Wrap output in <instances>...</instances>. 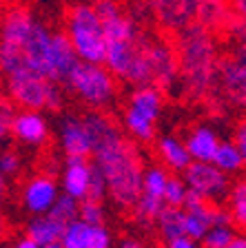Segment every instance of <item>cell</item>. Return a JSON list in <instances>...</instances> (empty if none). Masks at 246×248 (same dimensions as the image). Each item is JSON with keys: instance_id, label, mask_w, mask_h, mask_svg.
Instances as JSON below:
<instances>
[{"instance_id": "cell-1", "label": "cell", "mask_w": 246, "mask_h": 248, "mask_svg": "<svg viewBox=\"0 0 246 248\" xmlns=\"http://www.w3.org/2000/svg\"><path fill=\"white\" fill-rule=\"evenodd\" d=\"M93 140V162L102 170L111 200L122 208H133L142 193L144 162L138 144L122 133L111 115L89 111L82 115Z\"/></svg>"}, {"instance_id": "cell-2", "label": "cell", "mask_w": 246, "mask_h": 248, "mask_svg": "<svg viewBox=\"0 0 246 248\" xmlns=\"http://www.w3.org/2000/svg\"><path fill=\"white\" fill-rule=\"evenodd\" d=\"M51 36L31 7L11 2L0 16V76L36 71L51 78Z\"/></svg>"}, {"instance_id": "cell-3", "label": "cell", "mask_w": 246, "mask_h": 248, "mask_svg": "<svg viewBox=\"0 0 246 248\" xmlns=\"http://www.w3.org/2000/svg\"><path fill=\"white\" fill-rule=\"evenodd\" d=\"M173 38L180 69V91L191 100H204L213 95L217 78L222 42L215 33L200 25H189Z\"/></svg>"}, {"instance_id": "cell-4", "label": "cell", "mask_w": 246, "mask_h": 248, "mask_svg": "<svg viewBox=\"0 0 246 248\" xmlns=\"http://www.w3.org/2000/svg\"><path fill=\"white\" fill-rule=\"evenodd\" d=\"M215 91L231 108L246 111V25L237 18L220 38Z\"/></svg>"}, {"instance_id": "cell-5", "label": "cell", "mask_w": 246, "mask_h": 248, "mask_svg": "<svg viewBox=\"0 0 246 248\" xmlns=\"http://www.w3.org/2000/svg\"><path fill=\"white\" fill-rule=\"evenodd\" d=\"M65 33L69 36L80 60L104 64L107 60V31L93 0H80L65 11Z\"/></svg>"}, {"instance_id": "cell-6", "label": "cell", "mask_w": 246, "mask_h": 248, "mask_svg": "<svg viewBox=\"0 0 246 248\" xmlns=\"http://www.w3.org/2000/svg\"><path fill=\"white\" fill-rule=\"evenodd\" d=\"M65 87L71 89V93L80 102L96 111L111 108L118 98V78L109 71L107 64H98V62L80 60Z\"/></svg>"}, {"instance_id": "cell-7", "label": "cell", "mask_w": 246, "mask_h": 248, "mask_svg": "<svg viewBox=\"0 0 246 248\" xmlns=\"http://www.w3.org/2000/svg\"><path fill=\"white\" fill-rule=\"evenodd\" d=\"M62 84L36 71H18L5 78V91L11 102L29 111L62 108Z\"/></svg>"}, {"instance_id": "cell-8", "label": "cell", "mask_w": 246, "mask_h": 248, "mask_svg": "<svg viewBox=\"0 0 246 248\" xmlns=\"http://www.w3.org/2000/svg\"><path fill=\"white\" fill-rule=\"evenodd\" d=\"M182 177H184L189 191L197 193V195L206 197L211 202H222L229 197L231 193V177L229 173L215 166L213 162H191L184 170H182Z\"/></svg>"}, {"instance_id": "cell-9", "label": "cell", "mask_w": 246, "mask_h": 248, "mask_svg": "<svg viewBox=\"0 0 246 248\" xmlns=\"http://www.w3.org/2000/svg\"><path fill=\"white\" fill-rule=\"evenodd\" d=\"M149 9L151 25H155L160 33L175 36L195 22L197 0H149Z\"/></svg>"}, {"instance_id": "cell-10", "label": "cell", "mask_w": 246, "mask_h": 248, "mask_svg": "<svg viewBox=\"0 0 246 248\" xmlns=\"http://www.w3.org/2000/svg\"><path fill=\"white\" fill-rule=\"evenodd\" d=\"M237 20V14L233 9V0H197L195 9V25L204 27L206 31L222 38L229 31V27Z\"/></svg>"}, {"instance_id": "cell-11", "label": "cell", "mask_w": 246, "mask_h": 248, "mask_svg": "<svg viewBox=\"0 0 246 248\" xmlns=\"http://www.w3.org/2000/svg\"><path fill=\"white\" fill-rule=\"evenodd\" d=\"M58 195H60L58 182L49 173H40V175H33L25 184V188H22V204L27 206L29 213L42 215V213H49V208L53 206Z\"/></svg>"}, {"instance_id": "cell-12", "label": "cell", "mask_w": 246, "mask_h": 248, "mask_svg": "<svg viewBox=\"0 0 246 248\" xmlns=\"http://www.w3.org/2000/svg\"><path fill=\"white\" fill-rule=\"evenodd\" d=\"M93 175H96V162H91L89 157H67L60 180L62 191L76 197L78 202L87 200Z\"/></svg>"}, {"instance_id": "cell-13", "label": "cell", "mask_w": 246, "mask_h": 248, "mask_svg": "<svg viewBox=\"0 0 246 248\" xmlns=\"http://www.w3.org/2000/svg\"><path fill=\"white\" fill-rule=\"evenodd\" d=\"M60 146L67 157H89L93 153V140L82 118L67 115L60 122Z\"/></svg>"}, {"instance_id": "cell-14", "label": "cell", "mask_w": 246, "mask_h": 248, "mask_svg": "<svg viewBox=\"0 0 246 248\" xmlns=\"http://www.w3.org/2000/svg\"><path fill=\"white\" fill-rule=\"evenodd\" d=\"M80 56L73 49L71 40L65 31H53L51 36V78L60 84H67L69 76L78 67Z\"/></svg>"}, {"instance_id": "cell-15", "label": "cell", "mask_w": 246, "mask_h": 248, "mask_svg": "<svg viewBox=\"0 0 246 248\" xmlns=\"http://www.w3.org/2000/svg\"><path fill=\"white\" fill-rule=\"evenodd\" d=\"M11 133L20 140V142H25V144L40 146L49 138V126H47V120L38 111L22 108L20 113H16Z\"/></svg>"}, {"instance_id": "cell-16", "label": "cell", "mask_w": 246, "mask_h": 248, "mask_svg": "<svg viewBox=\"0 0 246 248\" xmlns=\"http://www.w3.org/2000/svg\"><path fill=\"white\" fill-rule=\"evenodd\" d=\"M162 104H164V91L155 84H138L129 98L127 107L135 108L140 113H144L147 118L158 122L160 113H162Z\"/></svg>"}, {"instance_id": "cell-17", "label": "cell", "mask_w": 246, "mask_h": 248, "mask_svg": "<svg viewBox=\"0 0 246 248\" xmlns=\"http://www.w3.org/2000/svg\"><path fill=\"white\" fill-rule=\"evenodd\" d=\"M186 149H189L191 157L195 162H213V155L217 151L220 138L211 126H195L189 135H186Z\"/></svg>"}, {"instance_id": "cell-18", "label": "cell", "mask_w": 246, "mask_h": 248, "mask_svg": "<svg viewBox=\"0 0 246 248\" xmlns=\"http://www.w3.org/2000/svg\"><path fill=\"white\" fill-rule=\"evenodd\" d=\"M158 153L162 157V162L166 164L169 170H175V173H182L186 166L193 162L189 149H186V142L173 138V135H166L158 142Z\"/></svg>"}, {"instance_id": "cell-19", "label": "cell", "mask_w": 246, "mask_h": 248, "mask_svg": "<svg viewBox=\"0 0 246 248\" xmlns=\"http://www.w3.org/2000/svg\"><path fill=\"white\" fill-rule=\"evenodd\" d=\"M62 231H65V224L53 219L49 213H42V215L33 217V219L27 224V237H31L33 242L40 244V246L51 244V242H60Z\"/></svg>"}, {"instance_id": "cell-20", "label": "cell", "mask_w": 246, "mask_h": 248, "mask_svg": "<svg viewBox=\"0 0 246 248\" xmlns=\"http://www.w3.org/2000/svg\"><path fill=\"white\" fill-rule=\"evenodd\" d=\"M158 231L166 242L180 235H186V213L182 206H164L160 217L155 219Z\"/></svg>"}, {"instance_id": "cell-21", "label": "cell", "mask_w": 246, "mask_h": 248, "mask_svg": "<svg viewBox=\"0 0 246 248\" xmlns=\"http://www.w3.org/2000/svg\"><path fill=\"white\" fill-rule=\"evenodd\" d=\"M122 124L127 133L133 140H138V142H151L155 138V120L147 118L144 113H140V111H135L131 107L124 108Z\"/></svg>"}, {"instance_id": "cell-22", "label": "cell", "mask_w": 246, "mask_h": 248, "mask_svg": "<svg viewBox=\"0 0 246 248\" xmlns=\"http://www.w3.org/2000/svg\"><path fill=\"white\" fill-rule=\"evenodd\" d=\"M213 164L220 166L229 175L244 170V155H242L240 146L235 144V140H220L217 151L213 155Z\"/></svg>"}, {"instance_id": "cell-23", "label": "cell", "mask_w": 246, "mask_h": 248, "mask_svg": "<svg viewBox=\"0 0 246 248\" xmlns=\"http://www.w3.org/2000/svg\"><path fill=\"white\" fill-rule=\"evenodd\" d=\"M226 202H229V211H231L233 224L240 231L246 232V177L233 182L231 193H229Z\"/></svg>"}, {"instance_id": "cell-24", "label": "cell", "mask_w": 246, "mask_h": 248, "mask_svg": "<svg viewBox=\"0 0 246 248\" xmlns=\"http://www.w3.org/2000/svg\"><path fill=\"white\" fill-rule=\"evenodd\" d=\"M169 177H171L169 170L162 169V166H151V169H147V170H144L142 193H140V195L164 202V188H166Z\"/></svg>"}, {"instance_id": "cell-25", "label": "cell", "mask_w": 246, "mask_h": 248, "mask_svg": "<svg viewBox=\"0 0 246 248\" xmlns=\"http://www.w3.org/2000/svg\"><path fill=\"white\" fill-rule=\"evenodd\" d=\"M91 224H87L84 219H73L65 226L60 235V244L65 248H89V239H91Z\"/></svg>"}, {"instance_id": "cell-26", "label": "cell", "mask_w": 246, "mask_h": 248, "mask_svg": "<svg viewBox=\"0 0 246 248\" xmlns=\"http://www.w3.org/2000/svg\"><path fill=\"white\" fill-rule=\"evenodd\" d=\"M49 215L67 226L69 222H73V219L80 217V202H78L76 197L67 195V193H62V195H58V200L53 202V206L49 208Z\"/></svg>"}, {"instance_id": "cell-27", "label": "cell", "mask_w": 246, "mask_h": 248, "mask_svg": "<svg viewBox=\"0 0 246 248\" xmlns=\"http://www.w3.org/2000/svg\"><path fill=\"white\" fill-rule=\"evenodd\" d=\"M237 232L233 224H222V226H211L206 235L202 237V248H229Z\"/></svg>"}, {"instance_id": "cell-28", "label": "cell", "mask_w": 246, "mask_h": 248, "mask_svg": "<svg viewBox=\"0 0 246 248\" xmlns=\"http://www.w3.org/2000/svg\"><path fill=\"white\" fill-rule=\"evenodd\" d=\"M189 195V186H186L184 177L171 175L164 188V204L166 206H184V200Z\"/></svg>"}, {"instance_id": "cell-29", "label": "cell", "mask_w": 246, "mask_h": 248, "mask_svg": "<svg viewBox=\"0 0 246 248\" xmlns=\"http://www.w3.org/2000/svg\"><path fill=\"white\" fill-rule=\"evenodd\" d=\"M14 118H16V107L11 102L9 95L0 93V144L7 140V135L11 133L14 126Z\"/></svg>"}, {"instance_id": "cell-30", "label": "cell", "mask_w": 246, "mask_h": 248, "mask_svg": "<svg viewBox=\"0 0 246 248\" xmlns=\"http://www.w3.org/2000/svg\"><path fill=\"white\" fill-rule=\"evenodd\" d=\"M80 219H84V222L91 224V226H96V224H104V208H102V202L82 200V202H80Z\"/></svg>"}, {"instance_id": "cell-31", "label": "cell", "mask_w": 246, "mask_h": 248, "mask_svg": "<svg viewBox=\"0 0 246 248\" xmlns=\"http://www.w3.org/2000/svg\"><path fill=\"white\" fill-rule=\"evenodd\" d=\"M89 248H111V232L107 231L104 224H96V226L91 228Z\"/></svg>"}, {"instance_id": "cell-32", "label": "cell", "mask_w": 246, "mask_h": 248, "mask_svg": "<svg viewBox=\"0 0 246 248\" xmlns=\"http://www.w3.org/2000/svg\"><path fill=\"white\" fill-rule=\"evenodd\" d=\"M18 169H20V157H18L14 151L0 153V170H2L5 175H14Z\"/></svg>"}, {"instance_id": "cell-33", "label": "cell", "mask_w": 246, "mask_h": 248, "mask_svg": "<svg viewBox=\"0 0 246 248\" xmlns=\"http://www.w3.org/2000/svg\"><path fill=\"white\" fill-rule=\"evenodd\" d=\"M233 140H235V144L240 146L242 155H244V169H246V115L237 120L235 129H233Z\"/></svg>"}, {"instance_id": "cell-34", "label": "cell", "mask_w": 246, "mask_h": 248, "mask_svg": "<svg viewBox=\"0 0 246 248\" xmlns=\"http://www.w3.org/2000/svg\"><path fill=\"white\" fill-rule=\"evenodd\" d=\"M166 248H200L197 246V239L189 237V235H180L166 242Z\"/></svg>"}, {"instance_id": "cell-35", "label": "cell", "mask_w": 246, "mask_h": 248, "mask_svg": "<svg viewBox=\"0 0 246 248\" xmlns=\"http://www.w3.org/2000/svg\"><path fill=\"white\" fill-rule=\"evenodd\" d=\"M233 9H235L237 18L246 25V0H233Z\"/></svg>"}, {"instance_id": "cell-36", "label": "cell", "mask_w": 246, "mask_h": 248, "mask_svg": "<svg viewBox=\"0 0 246 248\" xmlns=\"http://www.w3.org/2000/svg\"><path fill=\"white\" fill-rule=\"evenodd\" d=\"M14 248H42V246H40L38 242H33L31 237H25V239H20V242L16 244Z\"/></svg>"}, {"instance_id": "cell-37", "label": "cell", "mask_w": 246, "mask_h": 248, "mask_svg": "<svg viewBox=\"0 0 246 248\" xmlns=\"http://www.w3.org/2000/svg\"><path fill=\"white\" fill-rule=\"evenodd\" d=\"M5 197H7V175L0 170V204L5 202Z\"/></svg>"}, {"instance_id": "cell-38", "label": "cell", "mask_w": 246, "mask_h": 248, "mask_svg": "<svg viewBox=\"0 0 246 248\" xmlns=\"http://www.w3.org/2000/svg\"><path fill=\"white\" fill-rule=\"evenodd\" d=\"M229 248H246V237L244 235H235L233 242L229 244Z\"/></svg>"}, {"instance_id": "cell-39", "label": "cell", "mask_w": 246, "mask_h": 248, "mask_svg": "<svg viewBox=\"0 0 246 248\" xmlns=\"http://www.w3.org/2000/svg\"><path fill=\"white\" fill-rule=\"evenodd\" d=\"M120 248H144V244H140L138 239H127V242H122Z\"/></svg>"}, {"instance_id": "cell-40", "label": "cell", "mask_w": 246, "mask_h": 248, "mask_svg": "<svg viewBox=\"0 0 246 248\" xmlns=\"http://www.w3.org/2000/svg\"><path fill=\"white\" fill-rule=\"evenodd\" d=\"M11 2H14V0H0V16L5 14V9L11 5Z\"/></svg>"}, {"instance_id": "cell-41", "label": "cell", "mask_w": 246, "mask_h": 248, "mask_svg": "<svg viewBox=\"0 0 246 248\" xmlns=\"http://www.w3.org/2000/svg\"><path fill=\"white\" fill-rule=\"evenodd\" d=\"M42 248H65V246H62L60 242H51V244H45Z\"/></svg>"}, {"instance_id": "cell-42", "label": "cell", "mask_w": 246, "mask_h": 248, "mask_svg": "<svg viewBox=\"0 0 246 248\" xmlns=\"http://www.w3.org/2000/svg\"><path fill=\"white\" fill-rule=\"evenodd\" d=\"M2 232H5V222L0 219V237H2Z\"/></svg>"}]
</instances>
